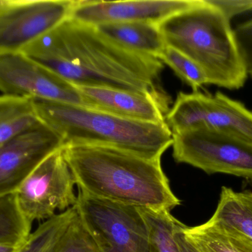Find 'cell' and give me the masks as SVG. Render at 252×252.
<instances>
[{
    "label": "cell",
    "mask_w": 252,
    "mask_h": 252,
    "mask_svg": "<svg viewBox=\"0 0 252 252\" xmlns=\"http://www.w3.org/2000/svg\"><path fill=\"white\" fill-rule=\"evenodd\" d=\"M22 52L74 85L165 95L158 87L160 59L130 51L94 25L70 18Z\"/></svg>",
    "instance_id": "cell-1"
},
{
    "label": "cell",
    "mask_w": 252,
    "mask_h": 252,
    "mask_svg": "<svg viewBox=\"0 0 252 252\" xmlns=\"http://www.w3.org/2000/svg\"><path fill=\"white\" fill-rule=\"evenodd\" d=\"M183 223L179 221L176 226V232H175V237H176V241L180 247L182 252H200L192 244V243L188 239V237L185 235L183 231Z\"/></svg>",
    "instance_id": "cell-25"
},
{
    "label": "cell",
    "mask_w": 252,
    "mask_h": 252,
    "mask_svg": "<svg viewBox=\"0 0 252 252\" xmlns=\"http://www.w3.org/2000/svg\"><path fill=\"white\" fill-rule=\"evenodd\" d=\"M209 224L252 244V192H235L223 186L217 208Z\"/></svg>",
    "instance_id": "cell-15"
},
{
    "label": "cell",
    "mask_w": 252,
    "mask_h": 252,
    "mask_svg": "<svg viewBox=\"0 0 252 252\" xmlns=\"http://www.w3.org/2000/svg\"><path fill=\"white\" fill-rule=\"evenodd\" d=\"M39 121L31 99L0 96V146Z\"/></svg>",
    "instance_id": "cell-16"
},
{
    "label": "cell",
    "mask_w": 252,
    "mask_h": 252,
    "mask_svg": "<svg viewBox=\"0 0 252 252\" xmlns=\"http://www.w3.org/2000/svg\"><path fill=\"white\" fill-rule=\"evenodd\" d=\"M166 44L193 61L208 84L242 88L248 78L230 20L208 0L158 24Z\"/></svg>",
    "instance_id": "cell-4"
},
{
    "label": "cell",
    "mask_w": 252,
    "mask_h": 252,
    "mask_svg": "<svg viewBox=\"0 0 252 252\" xmlns=\"http://www.w3.org/2000/svg\"><path fill=\"white\" fill-rule=\"evenodd\" d=\"M234 30L235 40L248 76L252 78V19Z\"/></svg>",
    "instance_id": "cell-23"
},
{
    "label": "cell",
    "mask_w": 252,
    "mask_h": 252,
    "mask_svg": "<svg viewBox=\"0 0 252 252\" xmlns=\"http://www.w3.org/2000/svg\"><path fill=\"white\" fill-rule=\"evenodd\" d=\"M74 207L102 252H149L148 227L139 208L81 191Z\"/></svg>",
    "instance_id": "cell-6"
},
{
    "label": "cell",
    "mask_w": 252,
    "mask_h": 252,
    "mask_svg": "<svg viewBox=\"0 0 252 252\" xmlns=\"http://www.w3.org/2000/svg\"><path fill=\"white\" fill-rule=\"evenodd\" d=\"M165 122L173 133L209 128L240 136L252 143V111L220 91L215 94L180 92L166 115Z\"/></svg>",
    "instance_id": "cell-7"
},
{
    "label": "cell",
    "mask_w": 252,
    "mask_h": 252,
    "mask_svg": "<svg viewBox=\"0 0 252 252\" xmlns=\"http://www.w3.org/2000/svg\"><path fill=\"white\" fill-rule=\"evenodd\" d=\"M158 59L164 65L170 67L182 81L192 89V92H198V89L208 84L201 68L186 55L174 47L166 45Z\"/></svg>",
    "instance_id": "cell-21"
},
{
    "label": "cell",
    "mask_w": 252,
    "mask_h": 252,
    "mask_svg": "<svg viewBox=\"0 0 252 252\" xmlns=\"http://www.w3.org/2000/svg\"><path fill=\"white\" fill-rule=\"evenodd\" d=\"M53 252H102L85 225L75 215Z\"/></svg>",
    "instance_id": "cell-22"
},
{
    "label": "cell",
    "mask_w": 252,
    "mask_h": 252,
    "mask_svg": "<svg viewBox=\"0 0 252 252\" xmlns=\"http://www.w3.org/2000/svg\"><path fill=\"white\" fill-rule=\"evenodd\" d=\"M5 1L6 0H0V7L4 4V3L5 2Z\"/></svg>",
    "instance_id": "cell-27"
},
{
    "label": "cell",
    "mask_w": 252,
    "mask_h": 252,
    "mask_svg": "<svg viewBox=\"0 0 252 252\" xmlns=\"http://www.w3.org/2000/svg\"><path fill=\"white\" fill-rule=\"evenodd\" d=\"M65 144L41 121L0 146V197L14 194L31 173Z\"/></svg>",
    "instance_id": "cell-11"
},
{
    "label": "cell",
    "mask_w": 252,
    "mask_h": 252,
    "mask_svg": "<svg viewBox=\"0 0 252 252\" xmlns=\"http://www.w3.org/2000/svg\"><path fill=\"white\" fill-rule=\"evenodd\" d=\"M31 226L21 212L15 194L0 197V247H20L31 235Z\"/></svg>",
    "instance_id": "cell-18"
},
{
    "label": "cell",
    "mask_w": 252,
    "mask_h": 252,
    "mask_svg": "<svg viewBox=\"0 0 252 252\" xmlns=\"http://www.w3.org/2000/svg\"><path fill=\"white\" fill-rule=\"evenodd\" d=\"M76 215L75 207L60 213L41 223L31 232L15 252H53L61 237Z\"/></svg>",
    "instance_id": "cell-20"
},
{
    "label": "cell",
    "mask_w": 252,
    "mask_h": 252,
    "mask_svg": "<svg viewBox=\"0 0 252 252\" xmlns=\"http://www.w3.org/2000/svg\"><path fill=\"white\" fill-rule=\"evenodd\" d=\"M183 231L200 252H252L251 243L207 222L194 227L184 225Z\"/></svg>",
    "instance_id": "cell-17"
},
{
    "label": "cell",
    "mask_w": 252,
    "mask_h": 252,
    "mask_svg": "<svg viewBox=\"0 0 252 252\" xmlns=\"http://www.w3.org/2000/svg\"><path fill=\"white\" fill-rule=\"evenodd\" d=\"M63 156L79 191L136 208L170 212L181 205L163 171L161 160L87 144H66Z\"/></svg>",
    "instance_id": "cell-2"
},
{
    "label": "cell",
    "mask_w": 252,
    "mask_h": 252,
    "mask_svg": "<svg viewBox=\"0 0 252 252\" xmlns=\"http://www.w3.org/2000/svg\"><path fill=\"white\" fill-rule=\"evenodd\" d=\"M41 122L66 144L110 146L151 160H161L173 144L165 123L142 122L84 105L31 99Z\"/></svg>",
    "instance_id": "cell-3"
},
{
    "label": "cell",
    "mask_w": 252,
    "mask_h": 252,
    "mask_svg": "<svg viewBox=\"0 0 252 252\" xmlns=\"http://www.w3.org/2000/svg\"><path fill=\"white\" fill-rule=\"evenodd\" d=\"M0 92L13 97L85 106L74 84L22 52L0 53Z\"/></svg>",
    "instance_id": "cell-10"
},
{
    "label": "cell",
    "mask_w": 252,
    "mask_h": 252,
    "mask_svg": "<svg viewBox=\"0 0 252 252\" xmlns=\"http://www.w3.org/2000/svg\"><path fill=\"white\" fill-rule=\"evenodd\" d=\"M219 9L229 20L237 15L252 10V0H208Z\"/></svg>",
    "instance_id": "cell-24"
},
{
    "label": "cell",
    "mask_w": 252,
    "mask_h": 252,
    "mask_svg": "<svg viewBox=\"0 0 252 252\" xmlns=\"http://www.w3.org/2000/svg\"><path fill=\"white\" fill-rule=\"evenodd\" d=\"M73 0H6L0 7V53L27 46L70 18Z\"/></svg>",
    "instance_id": "cell-9"
},
{
    "label": "cell",
    "mask_w": 252,
    "mask_h": 252,
    "mask_svg": "<svg viewBox=\"0 0 252 252\" xmlns=\"http://www.w3.org/2000/svg\"><path fill=\"white\" fill-rule=\"evenodd\" d=\"M85 106L142 122L165 123L170 101L167 94H145L109 87L75 85Z\"/></svg>",
    "instance_id": "cell-13"
},
{
    "label": "cell",
    "mask_w": 252,
    "mask_h": 252,
    "mask_svg": "<svg viewBox=\"0 0 252 252\" xmlns=\"http://www.w3.org/2000/svg\"><path fill=\"white\" fill-rule=\"evenodd\" d=\"M148 227L149 252H182L175 237L176 220L170 212L139 208Z\"/></svg>",
    "instance_id": "cell-19"
},
{
    "label": "cell",
    "mask_w": 252,
    "mask_h": 252,
    "mask_svg": "<svg viewBox=\"0 0 252 252\" xmlns=\"http://www.w3.org/2000/svg\"><path fill=\"white\" fill-rule=\"evenodd\" d=\"M17 248L13 247H0V252H15Z\"/></svg>",
    "instance_id": "cell-26"
},
{
    "label": "cell",
    "mask_w": 252,
    "mask_h": 252,
    "mask_svg": "<svg viewBox=\"0 0 252 252\" xmlns=\"http://www.w3.org/2000/svg\"><path fill=\"white\" fill-rule=\"evenodd\" d=\"M112 41L130 51L158 58L166 47L158 24L143 22H108L96 25Z\"/></svg>",
    "instance_id": "cell-14"
},
{
    "label": "cell",
    "mask_w": 252,
    "mask_h": 252,
    "mask_svg": "<svg viewBox=\"0 0 252 252\" xmlns=\"http://www.w3.org/2000/svg\"><path fill=\"white\" fill-rule=\"evenodd\" d=\"M62 149L44 160L14 193L21 212L31 223L49 220L57 211L63 213L76 204V184Z\"/></svg>",
    "instance_id": "cell-8"
},
{
    "label": "cell",
    "mask_w": 252,
    "mask_h": 252,
    "mask_svg": "<svg viewBox=\"0 0 252 252\" xmlns=\"http://www.w3.org/2000/svg\"><path fill=\"white\" fill-rule=\"evenodd\" d=\"M173 156L208 175L222 173L252 181V143L219 130L194 128L173 133Z\"/></svg>",
    "instance_id": "cell-5"
},
{
    "label": "cell",
    "mask_w": 252,
    "mask_h": 252,
    "mask_svg": "<svg viewBox=\"0 0 252 252\" xmlns=\"http://www.w3.org/2000/svg\"><path fill=\"white\" fill-rule=\"evenodd\" d=\"M201 0L77 1L70 19L88 25L143 22L159 24L173 15L199 4Z\"/></svg>",
    "instance_id": "cell-12"
}]
</instances>
